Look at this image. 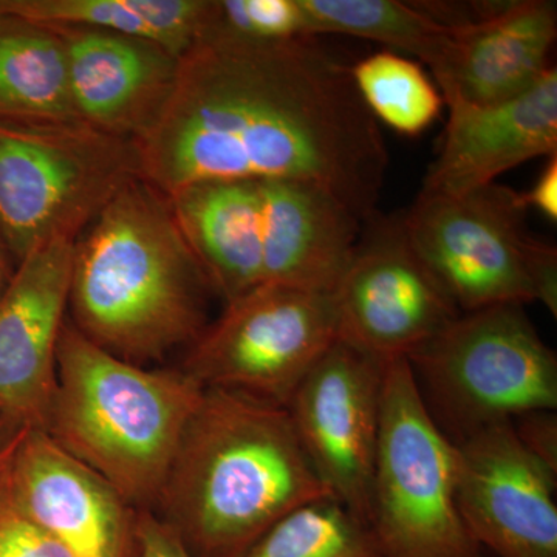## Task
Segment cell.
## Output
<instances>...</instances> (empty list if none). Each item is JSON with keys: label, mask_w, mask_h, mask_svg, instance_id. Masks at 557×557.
Masks as SVG:
<instances>
[{"label": "cell", "mask_w": 557, "mask_h": 557, "mask_svg": "<svg viewBox=\"0 0 557 557\" xmlns=\"http://www.w3.org/2000/svg\"><path fill=\"white\" fill-rule=\"evenodd\" d=\"M134 143L141 178L164 196L197 183L296 180L327 189L362 223L379 212L388 164L350 65L318 38L211 28L180 57L166 104Z\"/></svg>", "instance_id": "6da1fadb"}, {"label": "cell", "mask_w": 557, "mask_h": 557, "mask_svg": "<svg viewBox=\"0 0 557 557\" xmlns=\"http://www.w3.org/2000/svg\"><path fill=\"white\" fill-rule=\"evenodd\" d=\"M329 497L287 408L205 388L153 512L193 557H244L278 520Z\"/></svg>", "instance_id": "7a4b0ae2"}, {"label": "cell", "mask_w": 557, "mask_h": 557, "mask_svg": "<svg viewBox=\"0 0 557 557\" xmlns=\"http://www.w3.org/2000/svg\"><path fill=\"white\" fill-rule=\"evenodd\" d=\"M208 292L170 197L146 180L121 190L75 242L73 325L134 364L160 361L199 338Z\"/></svg>", "instance_id": "3957f363"}, {"label": "cell", "mask_w": 557, "mask_h": 557, "mask_svg": "<svg viewBox=\"0 0 557 557\" xmlns=\"http://www.w3.org/2000/svg\"><path fill=\"white\" fill-rule=\"evenodd\" d=\"M203 392L182 369H148L115 357L67 321L44 431L132 508L153 512Z\"/></svg>", "instance_id": "277c9868"}, {"label": "cell", "mask_w": 557, "mask_h": 557, "mask_svg": "<svg viewBox=\"0 0 557 557\" xmlns=\"http://www.w3.org/2000/svg\"><path fill=\"white\" fill-rule=\"evenodd\" d=\"M408 362L429 413L454 443L557 409V357L522 304L458 314Z\"/></svg>", "instance_id": "5b68a950"}, {"label": "cell", "mask_w": 557, "mask_h": 557, "mask_svg": "<svg viewBox=\"0 0 557 557\" xmlns=\"http://www.w3.org/2000/svg\"><path fill=\"white\" fill-rule=\"evenodd\" d=\"M527 211L522 193L496 182L460 194L421 190L401 220L461 313L541 302L556 318V247L527 233Z\"/></svg>", "instance_id": "8992f818"}, {"label": "cell", "mask_w": 557, "mask_h": 557, "mask_svg": "<svg viewBox=\"0 0 557 557\" xmlns=\"http://www.w3.org/2000/svg\"><path fill=\"white\" fill-rule=\"evenodd\" d=\"M141 178L137 146L84 123H0V242L17 263L51 240H78Z\"/></svg>", "instance_id": "52a82bcc"}, {"label": "cell", "mask_w": 557, "mask_h": 557, "mask_svg": "<svg viewBox=\"0 0 557 557\" xmlns=\"http://www.w3.org/2000/svg\"><path fill=\"white\" fill-rule=\"evenodd\" d=\"M457 443L431 417L408 359L384 372L368 527L384 557H483L457 502Z\"/></svg>", "instance_id": "ba28073f"}, {"label": "cell", "mask_w": 557, "mask_h": 557, "mask_svg": "<svg viewBox=\"0 0 557 557\" xmlns=\"http://www.w3.org/2000/svg\"><path fill=\"white\" fill-rule=\"evenodd\" d=\"M338 339L330 293L262 284L231 302L188 348L182 369L205 388L288 408Z\"/></svg>", "instance_id": "9c48e42d"}, {"label": "cell", "mask_w": 557, "mask_h": 557, "mask_svg": "<svg viewBox=\"0 0 557 557\" xmlns=\"http://www.w3.org/2000/svg\"><path fill=\"white\" fill-rule=\"evenodd\" d=\"M341 343L381 362L408 359L461 313L418 258L401 215L362 225L332 292Z\"/></svg>", "instance_id": "30bf717a"}, {"label": "cell", "mask_w": 557, "mask_h": 557, "mask_svg": "<svg viewBox=\"0 0 557 557\" xmlns=\"http://www.w3.org/2000/svg\"><path fill=\"white\" fill-rule=\"evenodd\" d=\"M387 364L336 339L287 408L300 445L332 497L366 523Z\"/></svg>", "instance_id": "8fae6325"}, {"label": "cell", "mask_w": 557, "mask_h": 557, "mask_svg": "<svg viewBox=\"0 0 557 557\" xmlns=\"http://www.w3.org/2000/svg\"><path fill=\"white\" fill-rule=\"evenodd\" d=\"M457 502L469 533L496 557H557V472L531 456L512 423L457 443Z\"/></svg>", "instance_id": "7c38bea8"}, {"label": "cell", "mask_w": 557, "mask_h": 557, "mask_svg": "<svg viewBox=\"0 0 557 557\" xmlns=\"http://www.w3.org/2000/svg\"><path fill=\"white\" fill-rule=\"evenodd\" d=\"M25 518L75 557H137V509L44 429L25 428L5 479Z\"/></svg>", "instance_id": "4fadbf2b"}, {"label": "cell", "mask_w": 557, "mask_h": 557, "mask_svg": "<svg viewBox=\"0 0 557 557\" xmlns=\"http://www.w3.org/2000/svg\"><path fill=\"white\" fill-rule=\"evenodd\" d=\"M75 242L36 248L0 299V412L27 428L46 429L57 391Z\"/></svg>", "instance_id": "5bb4252c"}, {"label": "cell", "mask_w": 557, "mask_h": 557, "mask_svg": "<svg viewBox=\"0 0 557 557\" xmlns=\"http://www.w3.org/2000/svg\"><path fill=\"white\" fill-rule=\"evenodd\" d=\"M54 28L67 50L70 94L81 123L132 141L141 137L170 98L180 58L120 33Z\"/></svg>", "instance_id": "9a60e30c"}, {"label": "cell", "mask_w": 557, "mask_h": 557, "mask_svg": "<svg viewBox=\"0 0 557 557\" xmlns=\"http://www.w3.org/2000/svg\"><path fill=\"white\" fill-rule=\"evenodd\" d=\"M449 119L423 193L460 194L496 183L537 157L557 156V70L527 94L494 106L448 102Z\"/></svg>", "instance_id": "2e32d148"}, {"label": "cell", "mask_w": 557, "mask_h": 557, "mask_svg": "<svg viewBox=\"0 0 557 557\" xmlns=\"http://www.w3.org/2000/svg\"><path fill=\"white\" fill-rule=\"evenodd\" d=\"M557 10L547 0L496 2L483 20L458 28L431 69L445 104L494 106L527 94L549 69Z\"/></svg>", "instance_id": "e0dca14e"}, {"label": "cell", "mask_w": 557, "mask_h": 557, "mask_svg": "<svg viewBox=\"0 0 557 557\" xmlns=\"http://www.w3.org/2000/svg\"><path fill=\"white\" fill-rule=\"evenodd\" d=\"M262 284L332 295L364 223L313 183L259 180Z\"/></svg>", "instance_id": "ac0fdd59"}, {"label": "cell", "mask_w": 557, "mask_h": 557, "mask_svg": "<svg viewBox=\"0 0 557 557\" xmlns=\"http://www.w3.org/2000/svg\"><path fill=\"white\" fill-rule=\"evenodd\" d=\"M172 211L211 292L223 302L262 285L258 182H207L170 197Z\"/></svg>", "instance_id": "d6986e66"}, {"label": "cell", "mask_w": 557, "mask_h": 557, "mask_svg": "<svg viewBox=\"0 0 557 557\" xmlns=\"http://www.w3.org/2000/svg\"><path fill=\"white\" fill-rule=\"evenodd\" d=\"M78 121L60 32L0 14V123L36 126Z\"/></svg>", "instance_id": "ffe728a7"}, {"label": "cell", "mask_w": 557, "mask_h": 557, "mask_svg": "<svg viewBox=\"0 0 557 557\" xmlns=\"http://www.w3.org/2000/svg\"><path fill=\"white\" fill-rule=\"evenodd\" d=\"M211 0H0V14L54 27L120 33L182 57L207 25Z\"/></svg>", "instance_id": "44dd1931"}, {"label": "cell", "mask_w": 557, "mask_h": 557, "mask_svg": "<svg viewBox=\"0 0 557 557\" xmlns=\"http://www.w3.org/2000/svg\"><path fill=\"white\" fill-rule=\"evenodd\" d=\"M310 35L351 36L405 51L434 67L458 28L440 22L426 2L399 0H299Z\"/></svg>", "instance_id": "7402d4cb"}, {"label": "cell", "mask_w": 557, "mask_h": 557, "mask_svg": "<svg viewBox=\"0 0 557 557\" xmlns=\"http://www.w3.org/2000/svg\"><path fill=\"white\" fill-rule=\"evenodd\" d=\"M350 75L373 119L406 137L428 131L445 106L423 67L397 51L362 58L350 65Z\"/></svg>", "instance_id": "603a6c76"}, {"label": "cell", "mask_w": 557, "mask_h": 557, "mask_svg": "<svg viewBox=\"0 0 557 557\" xmlns=\"http://www.w3.org/2000/svg\"><path fill=\"white\" fill-rule=\"evenodd\" d=\"M244 557H384L368 523L335 498L289 512Z\"/></svg>", "instance_id": "cb8c5ba5"}, {"label": "cell", "mask_w": 557, "mask_h": 557, "mask_svg": "<svg viewBox=\"0 0 557 557\" xmlns=\"http://www.w3.org/2000/svg\"><path fill=\"white\" fill-rule=\"evenodd\" d=\"M205 28L255 40L313 38L299 0H211Z\"/></svg>", "instance_id": "d4e9b609"}, {"label": "cell", "mask_w": 557, "mask_h": 557, "mask_svg": "<svg viewBox=\"0 0 557 557\" xmlns=\"http://www.w3.org/2000/svg\"><path fill=\"white\" fill-rule=\"evenodd\" d=\"M3 479L0 482V557H75L58 539L14 507Z\"/></svg>", "instance_id": "484cf974"}, {"label": "cell", "mask_w": 557, "mask_h": 557, "mask_svg": "<svg viewBox=\"0 0 557 557\" xmlns=\"http://www.w3.org/2000/svg\"><path fill=\"white\" fill-rule=\"evenodd\" d=\"M516 435L523 448L557 472V413L556 410H536L512 421Z\"/></svg>", "instance_id": "4316f807"}, {"label": "cell", "mask_w": 557, "mask_h": 557, "mask_svg": "<svg viewBox=\"0 0 557 557\" xmlns=\"http://www.w3.org/2000/svg\"><path fill=\"white\" fill-rule=\"evenodd\" d=\"M137 557H193L170 525L152 511H138Z\"/></svg>", "instance_id": "83f0119b"}, {"label": "cell", "mask_w": 557, "mask_h": 557, "mask_svg": "<svg viewBox=\"0 0 557 557\" xmlns=\"http://www.w3.org/2000/svg\"><path fill=\"white\" fill-rule=\"evenodd\" d=\"M527 209L534 208L544 218L557 220V156L549 157L547 166L541 172L533 188L522 193Z\"/></svg>", "instance_id": "f1b7e54d"}, {"label": "cell", "mask_w": 557, "mask_h": 557, "mask_svg": "<svg viewBox=\"0 0 557 557\" xmlns=\"http://www.w3.org/2000/svg\"><path fill=\"white\" fill-rule=\"evenodd\" d=\"M25 428L27 426H24L20 421L0 412V482L5 475L11 457H13L14 449L20 443Z\"/></svg>", "instance_id": "f546056e"}, {"label": "cell", "mask_w": 557, "mask_h": 557, "mask_svg": "<svg viewBox=\"0 0 557 557\" xmlns=\"http://www.w3.org/2000/svg\"><path fill=\"white\" fill-rule=\"evenodd\" d=\"M3 245L0 242V299H2L3 293H5L7 287H9L11 276L9 265H7L5 255H3Z\"/></svg>", "instance_id": "4dcf8cb0"}]
</instances>
